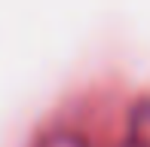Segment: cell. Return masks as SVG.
Here are the masks:
<instances>
[{"mask_svg":"<svg viewBox=\"0 0 150 147\" xmlns=\"http://www.w3.org/2000/svg\"><path fill=\"white\" fill-rule=\"evenodd\" d=\"M126 147H150V98L135 101V107L129 110Z\"/></svg>","mask_w":150,"mask_h":147,"instance_id":"obj_1","label":"cell"},{"mask_svg":"<svg viewBox=\"0 0 150 147\" xmlns=\"http://www.w3.org/2000/svg\"><path fill=\"white\" fill-rule=\"evenodd\" d=\"M37 147H89V141H86L80 132H74V129H55V132L40 138Z\"/></svg>","mask_w":150,"mask_h":147,"instance_id":"obj_2","label":"cell"}]
</instances>
